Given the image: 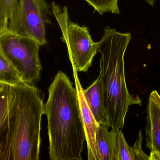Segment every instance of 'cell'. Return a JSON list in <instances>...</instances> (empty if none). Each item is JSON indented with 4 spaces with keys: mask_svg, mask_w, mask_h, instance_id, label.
Segmentation results:
<instances>
[{
    "mask_svg": "<svg viewBox=\"0 0 160 160\" xmlns=\"http://www.w3.org/2000/svg\"><path fill=\"white\" fill-rule=\"evenodd\" d=\"M52 8L62 33V41L67 46L73 69L77 72H87L98 52L99 42L92 41L87 27L70 20L66 7H61L53 2Z\"/></svg>",
    "mask_w": 160,
    "mask_h": 160,
    "instance_id": "cell-4",
    "label": "cell"
},
{
    "mask_svg": "<svg viewBox=\"0 0 160 160\" xmlns=\"http://www.w3.org/2000/svg\"><path fill=\"white\" fill-rule=\"evenodd\" d=\"M104 124H99L96 135V146L99 160H117V132Z\"/></svg>",
    "mask_w": 160,
    "mask_h": 160,
    "instance_id": "cell-11",
    "label": "cell"
},
{
    "mask_svg": "<svg viewBox=\"0 0 160 160\" xmlns=\"http://www.w3.org/2000/svg\"><path fill=\"white\" fill-rule=\"evenodd\" d=\"M52 7L46 0H19L18 16L13 33L47 44L46 28L52 23Z\"/></svg>",
    "mask_w": 160,
    "mask_h": 160,
    "instance_id": "cell-6",
    "label": "cell"
},
{
    "mask_svg": "<svg viewBox=\"0 0 160 160\" xmlns=\"http://www.w3.org/2000/svg\"><path fill=\"white\" fill-rule=\"evenodd\" d=\"M73 72L75 83V88L77 92L81 116L86 132L88 159L89 160H99L96 141L99 124L93 117L85 100L83 94V88L78 78V72L75 69H73Z\"/></svg>",
    "mask_w": 160,
    "mask_h": 160,
    "instance_id": "cell-7",
    "label": "cell"
},
{
    "mask_svg": "<svg viewBox=\"0 0 160 160\" xmlns=\"http://www.w3.org/2000/svg\"><path fill=\"white\" fill-rule=\"evenodd\" d=\"M150 96H151L152 98L154 100V102L158 105V106L160 108V95L156 90H153L152 92H151Z\"/></svg>",
    "mask_w": 160,
    "mask_h": 160,
    "instance_id": "cell-15",
    "label": "cell"
},
{
    "mask_svg": "<svg viewBox=\"0 0 160 160\" xmlns=\"http://www.w3.org/2000/svg\"><path fill=\"white\" fill-rule=\"evenodd\" d=\"M0 160H39L43 96L34 86L0 82Z\"/></svg>",
    "mask_w": 160,
    "mask_h": 160,
    "instance_id": "cell-1",
    "label": "cell"
},
{
    "mask_svg": "<svg viewBox=\"0 0 160 160\" xmlns=\"http://www.w3.org/2000/svg\"><path fill=\"white\" fill-rule=\"evenodd\" d=\"M24 82L17 70L0 53V82L15 85Z\"/></svg>",
    "mask_w": 160,
    "mask_h": 160,
    "instance_id": "cell-13",
    "label": "cell"
},
{
    "mask_svg": "<svg viewBox=\"0 0 160 160\" xmlns=\"http://www.w3.org/2000/svg\"><path fill=\"white\" fill-rule=\"evenodd\" d=\"M103 30L98 48L101 55L100 76L111 128L117 132L124 127L129 106H141L142 101L138 96L130 94L125 80L124 57L131 41V33L118 32L109 26Z\"/></svg>",
    "mask_w": 160,
    "mask_h": 160,
    "instance_id": "cell-3",
    "label": "cell"
},
{
    "mask_svg": "<svg viewBox=\"0 0 160 160\" xmlns=\"http://www.w3.org/2000/svg\"><path fill=\"white\" fill-rule=\"evenodd\" d=\"M144 1H146L149 5L151 6H154L155 2H156V0H144Z\"/></svg>",
    "mask_w": 160,
    "mask_h": 160,
    "instance_id": "cell-16",
    "label": "cell"
},
{
    "mask_svg": "<svg viewBox=\"0 0 160 160\" xmlns=\"http://www.w3.org/2000/svg\"><path fill=\"white\" fill-rule=\"evenodd\" d=\"M100 15L105 13L119 14V0H85Z\"/></svg>",
    "mask_w": 160,
    "mask_h": 160,
    "instance_id": "cell-14",
    "label": "cell"
},
{
    "mask_svg": "<svg viewBox=\"0 0 160 160\" xmlns=\"http://www.w3.org/2000/svg\"><path fill=\"white\" fill-rule=\"evenodd\" d=\"M146 111V147L150 150L149 160H160V108L150 95Z\"/></svg>",
    "mask_w": 160,
    "mask_h": 160,
    "instance_id": "cell-8",
    "label": "cell"
},
{
    "mask_svg": "<svg viewBox=\"0 0 160 160\" xmlns=\"http://www.w3.org/2000/svg\"><path fill=\"white\" fill-rule=\"evenodd\" d=\"M19 5V0H0V35L13 33Z\"/></svg>",
    "mask_w": 160,
    "mask_h": 160,
    "instance_id": "cell-12",
    "label": "cell"
},
{
    "mask_svg": "<svg viewBox=\"0 0 160 160\" xmlns=\"http://www.w3.org/2000/svg\"><path fill=\"white\" fill-rule=\"evenodd\" d=\"M143 135L141 130L138 132V138L132 147H130L125 140L122 129L117 132V160H149V156L142 148Z\"/></svg>",
    "mask_w": 160,
    "mask_h": 160,
    "instance_id": "cell-10",
    "label": "cell"
},
{
    "mask_svg": "<svg viewBox=\"0 0 160 160\" xmlns=\"http://www.w3.org/2000/svg\"><path fill=\"white\" fill-rule=\"evenodd\" d=\"M83 94L93 117L99 124H104L111 128L110 119L106 108L103 87L102 79L99 77L86 89Z\"/></svg>",
    "mask_w": 160,
    "mask_h": 160,
    "instance_id": "cell-9",
    "label": "cell"
},
{
    "mask_svg": "<svg viewBox=\"0 0 160 160\" xmlns=\"http://www.w3.org/2000/svg\"><path fill=\"white\" fill-rule=\"evenodd\" d=\"M42 46L32 38L12 32L0 35V53L17 70L27 84L34 85L40 78Z\"/></svg>",
    "mask_w": 160,
    "mask_h": 160,
    "instance_id": "cell-5",
    "label": "cell"
},
{
    "mask_svg": "<svg viewBox=\"0 0 160 160\" xmlns=\"http://www.w3.org/2000/svg\"><path fill=\"white\" fill-rule=\"evenodd\" d=\"M51 160H82L86 141L85 126L76 89L58 71L48 88L45 104Z\"/></svg>",
    "mask_w": 160,
    "mask_h": 160,
    "instance_id": "cell-2",
    "label": "cell"
}]
</instances>
